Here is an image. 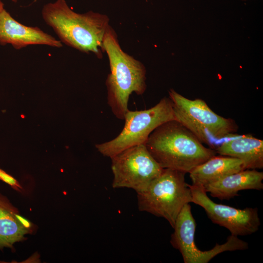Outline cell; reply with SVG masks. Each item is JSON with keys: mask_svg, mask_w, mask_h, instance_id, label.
<instances>
[{"mask_svg": "<svg viewBox=\"0 0 263 263\" xmlns=\"http://www.w3.org/2000/svg\"><path fill=\"white\" fill-rule=\"evenodd\" d=\"M44 22L50 26L61 43L86 53L101 57L104 36L110 26L107 16L90 11L74 12L65 0L45 4L41 10Z\"/></svg>", "mask_w": 263, "mask_h": 263, "instance_id": "1", "label": "cell"}, {"mask_svg": "<svg viewBox=\"0 0 263 263\" xmlns=\"http://www.w3.org/2000/svg\"><path fill=\"white\" fill-rule=\"evenodd\" d=\"M145 146L162 169L189 173L216 154L176 120L164 123L150 135Z\"/></svg>", "mask_w": 263, "mask_h": 263, "instance_id": "2", "label": "cell"}, {"mask_svg": "<svg viewBox=\"0 0 263 263\" xmlns=\"http://www.w3.org/2000/svg\"><path fill=\"white\" fill-rule=\"evenodd\" d=\"M103 48L111 71L106 81L108 104L115 116L124 120L130 95L132 93L141 95L146 89V69L140 61L122 50L111 26L104 36Z\"/></svg>", "mask_w": 263, "mask_h": 263, "instance_id": "3", "label": "cell"}, {"mask_svg": "<svg viewBox=\"0 0 263 263\" xmlns=\"http://www.w3.org/2000/svg\"><path fill=\"white\" fill-rule=\"evenodd\" d=\"M185 173L163 169L144 190L137 193L140 211L163 217L173 227L184 206L192 203V195Z\"/></svg>", "mask_w": 263, "mask_h": 263, "instance_id": "4", "label": "cell"}, {"mask_svg": "<svg viewBox=\"0 0 263 263\" xmlns=\"http://www.w3.org/2000/svg\"><path fill=\"white\" fill-rule=\"evenodd\" d=\"M125 125L115 138L95 145L98 151L110 158L129 148L145 144L150 133L165 122L176 120L172 103L164 97L153 107L142 111L126 112Z\"/></svg>", "mask_w": 263, "mask_h": 263, "instance_id": "5", "label": "cell"}, {"mask_svg": "<svg viewBox=\"0 0 263 263\" xmlns=\"http://www.w3.org/2000/svg\"><path fill=\"white\" fill-rule=\"evenodd\" d=\"M113 175V188H127L137 193L145 189L158 177L162 169L145 144L129 148L110 158Z\"/></svg>", "mask_w": 263, "mask_h": 263, "instance_id": "6", "label": "cell"}, {"mask_svg": "<svg viewBox=\"0 0 263 263\" xmlns=\"http://www.w3.org/2000/svg\"><path fill=\"white\" fill-rule=\"evenodd\" d=\"M196 222L189 204L179 213L173 226L170 243L181 253L185 263H207L216 256L227 251L244 250L248 248L247 242L230 235L223 244H216L208 250L199 249L195 243Z\"/></svg>", "mask_w": 263, "mask_h": 263, "instance_id": "7", "label": "cell"}, {"mask_svg": "<svg viewBox=\"0 0 263 263\" xmlns=\"http://www.w3.org/2000/svg\"><path fill=\"white\" fill-rule=\"evenodd\" d=\"M188 187L192 203L203 208L213 223L227 228L231 235L245 236L259 230L261 222L257 207L241 209L217 204L207 196L204 186L188 184Z\"/></svg>", "mask_w": 263, "mask_h": 263, "instance_id": "8", "label": "cell"}, {"mask_svg": "<svg viewBox=\"0 0 263 263\" xmlns=\"http://www.w3.org/2000/svg\"><path fill=\"white\" fill-rule=\"evenodd\" d=\"M169 98L173 108L188 114L202 126L217 140L235 135L239 127L232 119L220 116L213 112L200 98L191 100L176 92L173 89L169 91Z\"/></svg>", "mask_w": 263, "mask_h": 263, "instance_id": "9", "label": "cell"}, {"mask_svg": "<svg viewBox=\"0 0 263 263\" xmlns=\"http://www.w3.org/2000/svg\"><path fill=\"white\" fill-rule=\"evenodd\" d=\"M9 44L16 49L31 45L62 46L61 42L38 27L23 25L15 19L2 6L0 10V45Z\"/></svg>", "mask_w": 263, "mask_h": 263, "instance_id": "10", "label": "cell"}, {"mask_svg": "<svg viewBox=\"0 0 263 263\" xmlns=\"http://www.w3.org/2000/svg\"><path fill=\"white\" fill-rule=\"evenodd\" d=\"M263 172L256 169H246L227 175L219 180L205 186L207 192L211 196L222 200H229L245 189L262 190Z\"/></svg>", "mask_w": 263, "mask_h": 263, "instance_id": "11", "label": "cell"}, {"mask_svg": "<svg viewBox=\"0 0 263 263\" xmlns=\"http://www.w3.org/2000/svg\"><path fill=\"white\" fill-rule=\"evenodd\" d=\"M219 155L242 160L245 169L263 168V140L251 134L238 135L225 141L214 149Z\"/></svg>", "mask_w": 263, "mask_h": 263, "instance_id": "12", "label": "cell"}, {"mask_svg": "<svg viewBox=\"0 0 263 263\" xmlns=\"http://www.w3.org/2000/svg\"><path fill=\"white\" fill-rule=\"evenodd\" d=\"M244 169H246L242 160L230 156L215 155L196 167L189 173L192 185L204 187Z\"/></svg>", "mask_w": 263, "mask_h": 263, "instance_id": "13", "label": "cell"}, {"mask_svg": "<svg viewBox=\"0 0 263 263\" xmlns=\"http://www.w3.org/2000/svg\"><path fill=\"white\" fill-rule=\"evenodd\" d=\"M18 213L8 199L0 194V249L12 248L15 243L30 232L31 229L23 226L17 218Z\"/></svg>", "mask_w": 263, "mask_h": 263, "instance_id": "14", "label": "cell"}, {"mask_svg": "<svg viewBox=\"0 0 263 263\" xmlns=\"http://www.w3.org/2000/svg\"><path fill=\"white\" fill-rule=\"evenodd\" d=\"M173 110L176 121L194 134L201 143L207 144L210 148L215 149L216 146L212 139L214 138L205 128L184 112L174 108Z\"/></svg>", "mask_w": 263, "mask_h": 263, "instance_id": "15", "label": "cell"}, {"mask_svg": "<svg viewBox=\"0 0 263 263\" xmlns=\"http://www.w3.org/2000/svg\"><path fill=\"white\" fill-rule=\"evenodd\" d=\"M0 180L8 184L15 188L19 189L21 188L18 181L14 177L0 169Z\"/></svg>", "mask_w": 263, "mask_h": 263, "instance_id": "16", "label": "cell"}, {"mask_svg": "<svg viewBox=\"0 0 263 263\" xmlns=\"http://www.w3.org/2000/svg\"><path fill=\"white\" fill-rule=\"evenodd\" d=\"M17 217L23 226L28 229L31 228V223L26 219L22 217L18 213L17 214Z\"/></svg>", "mask_w": 263, "mask_h": 263, "instance_id": "17", "label": "cell"}, {"mask_svg": "<svg viewBox=\"0 0 263 263\" xmlns=\"http://www.w3.org/2000/svg\"><path fill=\"white\" fill-rule=\"evenodd\" d=\"M4 6V4L3 3V2L0 0V10L1 9V8Z\"/></svg>", "mask_w": 263, "mask_h": 263, "instance_id": "18", "label": "cell"}, {"mask_svg": "<svg viewBox=\"0 0 263 263\" xmlns=\"http://www.w3.org/2000/svg\"><path fill=\"white\" fill-rule=\"evenodd\" d=\"M13 2H17L18 0H11Z\"/></svg>", "mask_w": 263, "mask_h": 263, "instance_id": "19", "label": "cell"}]
</instances>
